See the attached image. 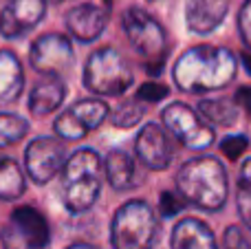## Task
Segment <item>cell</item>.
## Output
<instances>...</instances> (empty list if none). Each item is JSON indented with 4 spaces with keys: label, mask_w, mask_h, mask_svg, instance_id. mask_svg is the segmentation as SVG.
I'll return each mask as SVG.
<instances>
[{
    "label": "cell",
    "mask_w": 251,
    "mask_h": 249,
    "mask_svg": "<svg viewBox=\"0 0 251 249\" xmlns=\"http://www.w3.org/2000/svg\"><path fill=\"white\" fill-rule=\"evenodd\" d=\"M236 77V55L225 47L187 49L174 64V82L185 93H203L225 88Z\"/></svg>",
    "instance_id": "1"
},
{
    "label": "cell",
    "mask_w": 251,
    "mask_h": 249,
    "mask_svg": "<svg viewBox=\"0 0 251 249\" xmlns=\"http://www.w3.org/2000/svg\"><path fill=\"white\" fill-rule=\"evenodd\" d=\"M174 181L183 201L205 212L223 210L229 194L227 170L216 157H196L185 161Z\"/></svg>",
    "instance_id": "2"
},
{
    "label": "cell",
    "mask_w": 251,
    "mask_h": 249,
    "mask_svg": "<svg viewBox=\"0 0 251 249\" xmlns=\"http://www.w3.org/2000/svg\"><path fill=\"white\" fill-rule=\"evenodd\" d=\"M100 154L91 148H82L64 163V205L71 214H84L95 205L101 190Z\"/></svg>",
    "instance_id": "3"
},
{
    "label": "cell",
    "mask_w": 251,
    "mask_h": 249,
    "mask_svg": "<svg viewBox=\"0 0 251 249\" xmlns=\"http://www.w3.org/2000/svg\"><path fill=\"white\" fill-rule=\"evenodd\" d=\"M161 225L146 201H128L117 210L110 225L113 249H152Z\"/></svg>",
    "instance_id": "4"
},
{
    "label": "cell",
    "mask_w": 251,
    "mask_h": 249,
    "mask_svg": "<svg viewBox=\"0 0 251 249\" xmlns=\"http://www.w3.org/2000/svg\"><path fill=\"white\" fill-rule=\"evenodd\" d=\"M122 25L130 47L146 62L148 73L152 77L161 75L165 64V55H168V35H165V29L150 13L139 7H130L124 13Z\"/></svg>",
    "instance_id": "5"
},
{
    "label": "cell",
    "mask_w": 251,
    "mask_h": 249,
    "mask_svg": "<svg viewBox=\"0 0 251 249\" xmlns=\"http://www.w3.org/2000/svg\"><path fill=\"white\" fill-rule=\"evenodd\" d=\"M132 71L126 64V60L119 55V51L110 47L97 49L91 53L84 69V86L97 95L117 97L132 86Z\"/></svg>",
    "instance_id": "6"
},
{
    "label": "cell",
    "mask_w": 251,
    "mask_h": 249,
    "mask_svg": "<svg viewBox=\"0 0 251 249\" xmlns=\"http://www.w3.org/2000/svg\"><path fill=\"white\" fill-rule=\"evenodd\" d=\"M165 128L190 150H205L214 144V128H209L199 113L190 108L187 104L174 101L161 113Z\"/></svg>",
    "instance_id": "7"
},
{
    "label": "cell",
    "mask_w": 251,
    "mask_h": 249,
    "mask_svg": "<svg viewBox=\"0 0 251 249\" xmlns=\"http://www.w3.org/2000/svg\"><path fill=\"white\" fill-rule=\"evenodd\" d=\"M31 66L42 75H66L75 64V51L69 38L60 33H47L31 47Z\"/></svg>",
    "instance_id": "8"
},
{
    "label": "cell",
    "mask_w": 251,
    "mask_h": 249,
    "mask_svg": "<svg viewBox=\"0 0 251 249\" xmlns=\"http://www.w3.org/2000/svg\"><path fill=\"white\" fill-rule=\"evenodd\" d=\"M106 117H108V106L101 100H79L55 119L53 130L62 139L75 141L95 130Z\"/></svg>",
    "instance_id": "9"
},
{
    "label": "cell",
    "mask_w": 251,
    "mask_h": 249,
    "mask_svg": "<svg viewBox=\"0 0 251 249\" xmlns=\"http://www.w3.org/2000/svg\"><path fill=\"white\" fill-rule=\"evenodd\" d=\"M66 152L64 146L51 137H38L25 150V168L33 183L44 185L64 168Z\"/></svg>",
    "instance_id": "10"
},
{
    "label": "cell",
    "mask_w": 251,
    "mask_h": 249,
    "mask_svg": "<svg viewBox=\"0 0 251 249\" xmlns=\"http://www.w3.org/2000/svg\"><path fill=\"white\" fill-rule=\"evenodd\" d=\"M139 161L150 170H165L172 166L174 157H176V146H174L170 132L159 124H146L141 132L137 135V144H134Z\"/></svg>",
    "instance_id": "11"
},
{
    "label": "cell",
    "mask_w": 251,
    "mask_h": 249,
    "mask_svg": "<svg viewBox=\"0 0 251 249\" xmlns=\"http://www.w3.org/2000/svg\"><path fill=\"white\" fill-rule=\"evenodd\" d=\"M47 13L44 0H9L0 13V33L7 40L22 38L42 22Z\"/></svg>",
    "instance_id": "12"
},
{
    "label": "cell",
    "mask_w": 251,
    "mask_h": 249,
    "mask_svg": "<svg viewBox=\"0 0 251 249\" xmlns=\"http://www.w3.org/2000/svg\"><path fill=\"white\" fill-rule=\"evenodd\" d=\"M108 25V11L97 4H77L66 13V29L79 42H93L104 33Z\"/></svg>",
    "instance_id": "13"
},
{
    "label": "cell",
    "mask_w": 251,
    "mask_h": 249,
    "mask_svg": "<svg viewBox=\"0 0 251 249\" xmlns=\"http://www.w3.org/2000/svg\"><path fill=\"white\" fill-rule=\"evenodd\" d=\"M229 11V0H185V20L192 33H212Z\"/></svg>",
    "instance_id": "14"
},
{
    "label": "cell",
    "mask_w": 251,
    "mask_h": 249,
    "mask_svg": "<svg viewBox=\"0 0 251 249\" xmlns=\"http://www.w3.org/2000/svg\"><path fill=\"white\" fill-rule=\"evenodd\" d=\"M106 179H108L110 188L117 192H130V190L141 185V174H139L137 161L130 157L126 150H110L108 157L104 161Z\"/></svg>",
    "instance_id": "15"
},
{
    "label": "cell",
    "mask_w": 251,
    "mask_h": 249,
    "mask_svg": "<svg viewBox=\"0 0 251 249\" xmlns=\"http://www.w3.org/2000/svg\"><path fill=\"white\" fill-rule=\"evenodd\" d=\"M66 97V84L57 75H42L35 82L33 91L29 95V108L35 117H44L51 115L53 110H57L62 106Z\"/></svg>",
    "instance_id": "16"
},
{
    "label": "cell",
    "mask_w": 251,
    "mask_h": 249,
    "mask_svg": "<svg viewBox=\"0 0 251 249\" xmlns=\"http://www.w3.org/2000/svg\"><path fill=\"white\" fill-rule=\"evenodd\" d=\"M172 249H218L214 232L199 219H181L172 229Z\"/></svg>",
    "instance_id": "17"
},
{
    "label": "cell",
    "mask_w": 251,
    "mask_h": 249,
    "mask_svg": "<svg viewBox=\"0 0 251 249\" xmlns=\"http://www.w3.org/2000/svg\"><path fill=\"white\" fill-rule=\"evenodd\" d=\"M25 86L22 64L11 51H0V106L18 101Z\"/></svg>",
    "instance_id": "18"
},
{
    "label": "cell",
    "mask_w": 251,
    "mask_h": 249,
    "mask_svg": "<svg viewBox=\"0 0 251 249\" xmlns=\"http://www.w3.org/2000/svg\"><path fill=\"white\" fill-rule=\"evenodd\" d=\"M11 221L22 229V234L38 249H44L49 245V241H51V229H49L47 219H44L35 207H29V205L18 207V210H13Z\"/></svg>",
    "instance_id": "19"
},
{
    "label": "cell",
    "mask_w": 251,
    "mask_h": 249,
    "mask_svg": "<svg viewBox=\"0 0 251 249\" xmlns=\"http://www.w3.org/2000/svg\"><path fill=\"white\" fill-rule=\"evenodd\" d=\"M25 174L13 159H0V199L2 201H16L25 194Z\"/></svg>",
    "instance_id": "20"
},
{
    "label": "cell",
    "mask_w": 251,
    "mask_h": 249,
    "mask_svg": "<svg viewBox=\"0 0 251 249\" xmlns=\"http://www.w3.org/2000/svg\"><path fill=\"white\" fill-rule=\"evenodd\" d=\"M199 113L203 115L205 119H209L216 126H231L238 119V108H236L234 101L223 100V97H216V100H201L199 101Z\"/></svg>",
    "instance_id": "21"
},
{
    "label": "cell",
    "mask_w": 251,
    "mask_h": 249,
    "mask_svg": "<svg viewBox=\"0 0 251 249\" xmlns=\"http://www.w3.org/2000/svg\"><path fill=\"white\" fill-rule=\"evenodd\" d=\"M236 205H238V214L243 223L251 232V159L243 163L238 183H236Z\"/></svg>",
    "instance_id": "22"
},
{
    "label": "cell",
    "mask_w": 251,
    "mask_h": 249,
    "mask_svg": "<svg viewBox=\"0 0 251 249\" xmlns=\"http://www.w3.org/2000/svg\"><path fill=\"white\" fill-rule=\"evenodd\" d=\"M29 130V124L13 113H0V148L13 146Z\"/></svg>",
    "instance_id": "23"
},
{
    "label": "cell",
    "mask_w": 251,
    "mask_h": 249,
    "mask_svg": "<svg viewBox=\"0 0 251 249\" xmlns=\"http://www.w3.org/2000/svg\"><path fill=\"white\" fill-rule=\"evenodd\" d=\"M143 115H146V106H143L141 100L137 97V100H126L124 104H119L117 108L113 110L110 119H113V124L117 128H132L141 122Z\"/></svg>",
    "instance_id": "24"
},
{
    "label": "cell",
    "mask_w": 251,
    "mask_h": 249,
    "mask_svg": "<svg viewBox=\"0 0 251 249\" xmlns=\"http://www.w3.org/2000/svg\"><path fill=\"white\" fill-rule=\"evenodd\" d=\"M0 243H2V249H38L22 234V229L18 227L13 221H9V223L0 229Z\"/></svg>",
    "instance_id": "25"
},
{
    "label": "cell",
    "mask_w": 251,
    "mask_h": 249,
    "mask_svg": "<svg viewBox=\"0 0 251 249\" xmlns=\"http://www.w3.org/2000/svg\"><path fill=\"white\" fill-rule=\"evenodd\" d=\"M249 148V139L245 135H231V137H225L221 144V150L227 159L236 161V159L243 157V152Z\"/></svg>",
    "instance_id": "26"
},
{
    "label": "cell",
    "mask_w": 251,
    "mask_h": 249,
    "mask_svg": "<svg viewBox=\"0 0 251 249\" xmlns=\"http://www.w3.org/2000/svg\"><path fill=\"white\" fill-rule=\"evenodd\" d=\"M187 203L181 199V194H172V192H163L159 199V207H161V214L165 216V219H172V216L181 214L183 210H185Z\"/></svg>",
    "instance_id": "27"
},
{
    "label": "cell",
    "mask_w": 251,
    "mask_h": 249,
    "mask_svg": "<svg viewBox=\"0 0 251 249\" xmlns=\"http://www.w3.org/2000/svg\"><path fill=\"white\" fill-rule=\"evenodd\" d=\"M137 97L141 101H148V104H156V101H161V100H165V97H168V88H165L163 84L148 82V84H143V86L139 88Z\"/></svg>",
    "instance_id": "28"
},
{
    "label": "cell",
    "mask_w": 251,
    "mask_h": 249,
    "mask_svg": "<svg viewBox=\"0 0 251 249\" xmlns=\"http://www.w3.org/2000/svg\"><path fill=\"white\" fill-rule=\"evenodd\" d=\"M225 249H251V243L249 238L245 236V232L240 227H236V225H231V227H227L225 232Z\"/></svg>",
    "instance_id": "29"
},
{
    "label": "cell",
    "mask_w": 251,
    "mask_h": 249,
    "mask_svg": "<svg viewBox=\"0 0 251 249\" xmlns=\"http://www.w3.org/2000/svg\"><path fill=\"white\" fill-rule=\"evenodd\" d=\"M238 29H240V38H243L245 47L251 49V0L243 4L238 13Z\"/></svg>",
    "instance_id": "30"
},
{
    "label": "cell",
    "mask_w": 251,
    "mask_h": 249,
    "mask_svg": "<svg viewBox=\"0 0 251 249\" xmlns=\"http://www.w3.org/2000/svg\"><path fill=\"white\" fill-rule=\"evenodd\" d=\"M234 104L240 106V108H245L251 115V88L249 86H243V88H238V91H236Z\"/></svg>",
    "instance_id": "31"
},
{
    "label": "cell",
    "mask_w": 251,
    "mask_h": 249,
    "mask_svg": "<svg viewBox=\"0 0 251 249\" xmlns=\"http://www.w3.org/2000/svg\"><path fill=\"white\" fill-rule=\"evenodd\" d=\"M66 249H97V247L88 245V243H75V245H71V247H66Z\"/></svg>",
    "instance_id": "32"
},
{
    "label": "cell",
    "mask_w": 251,
    "mask_h": 249,
    "mask_svg": "<svg viewBox=\"0 0 251 249\" xmlns=\"http://www.w3.org/2000/svg\"><path fill=\"white\" fill-rule=\"evenodd\" d=\"M243 64H245V69L251 73V55H249V53H245V55H243Z\"/></svg>",
    "instance_id": "33"
},
{
    "label": "cell",
    "mask_w": 251,
    "mask_h": 249,
    "mask_svg": "<svg viewBox=\"0 0 251 249\" xmlns=\"http://www.w3.org/2000/svg\"><path fill=\"white\" fill-rule=\"evenodd\" d=\"M51 2H55V4H57V2H64V0H51Z\"/></svg>",
    "instance_id": "34"
},
{
    "label": "cell",
    "mask_w": 251,
    "mask_h": 249,
    "mask_svg": "<svg viewBox=\"0 0 251 249\" xmlns=\"http://www.w3.org/2000/svg\"><path fill=\"white\" fill-rule=\"evenodd\" d=\"M104 2H106V4H108V9H110V0H104Z\"/></svg>",
    "instance_id": "35"
},
{
    "label": "cell",
    "mask_w": 251,
    "mask_h": 249,
    "mask_svg": "<svg viewBox=\"0 0 251 249\" xmlns=\"http://www.w3.org/2000/svg\"><path fill=\"white\" fill-rule=\"evenodd\" d=\"M150 2H154V0H150Z\"/></svg>",
    "instance_id": "36"
}]
</instances>
